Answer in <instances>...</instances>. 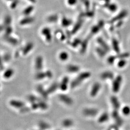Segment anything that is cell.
Segmentation results:
<instances>
[{"mask_svg": "<svg viewBox=\"0 0 130 130\" xmlns=\"http://www.w3.org/2000/svg\"><path fill=\"white\" fill-rule=\"evenodd\" d=\"M101 78L103 80H112L114 78V74L111 71H105L101 75Z\"/></svg>", "mask_w": 130, "mask_h": 130, "instance_id": "cell-9", "label": "cell"}, {"mask_svg": "<svg viewBox=\"0 0 130 130\" xmlns=\"http://www.w3.org/2000/svg\"><path fill=\"white\" fill-rule=\"evenodd\" d=\"M122 82V77L120 75L118 76L114 80L112 84V90L115 93H117L119 91Z\"/></svg>", "mask_w": 130, "mask_h": 130, "instance_id": "cell-2", "label": "cell"}, {"mask_svg": "<svg viewBox=\"0 0 130 130\" xmlns=\"http://www.w3.org/2000/svg\"><path fill=\"white\" fill-rule=\"evenodd\" d=\"M109 119V115L107 113H103L98 119V122L99 123H104L106 122Z\"/></svg>", "mask_w": 130, "mask_h": 130, "instance_id": "cell-16", "label": "cell"}, {"mask_svg": "<svg viewBox=\"0 0 130 130\" xmlns=\"http://www.w3.org/2000/svg\"><path fill=\"white\" fill-rule=\"evenodd\" d=\"M30 110V108L28 107H26V106H23V107L21 108V109L20 110L21 112L22 113H25V112H27L28 111H29Z\"/></svg>", "mask_w": 130, "mask_h": 130, "instance_id": "cell-35", "label": "cell"}, {"mask_svg": "<svg viewBox=\"0 0 130 130\" xmlns=\"http://www.w3.org/2000/svg\"><path fill=\"white\" fill-rule=\"evenodd\" d=\"M69 82V78L67 77H65L62 80L59 87L60 89L63 91H65L67 90L68 87V84Z\"/></svg>", "mask_w": 130, "mask_h": 130, "instance_id": "cell-8", "label": "cell"}, {"mask_svg": "<svg viewBox=\"0 0 130 130\" xmlns=\"http://www.w3.org/2000/svg\"><path fill=\"white\" fill-rule=\"evenodd\" d=\"M31 108L33 109H36L37 108H39V106L38 103H36V102L33 103L31 105Z\"/></svg>", "mask_w": 130, "mask_h": 130, "instance_id": "cell-37", "label": "cell"}, {"mask_svg": "<svg viewBox=\"0 0 130 130\" xmlns=\"http://www.w3.org/2000/svg\"><path fill=\"white\" fill-rule=\"evenodd\" d=\"M96 52L99 56L102 58L105 56V55L106 54V52L103 48H100V47L97 48Z\"/></svg>", "mask_w": 130, "mask_h": 130, "instance_id": "cell-23", "label": "cell"}, {"mask_svg": "<svg viewBox=\"0 0 130 130\" xmlns=\"http://www.w3.org/2000/svg\"><path fill=\"white\" fill-rule=\"evenodd\" d=\"M62 126L65 127H69L72 126L73 124V121L72 120L69 119H67L64 120L62 122Z\"/></svg>", "mask_w": 130, "mask_h": 130, "instance_id": "cell-18", "label": "cell"}, {"mask_svg": "<svg viewBox=\"0 0 130 130\" xmlns=\"http://www.w3.org/2000/svg\"><path fill=\"white\" fill-rule=\"evenodd\" d=\"M59 58L62 61H66L68 58V54L67 53L65 52H63L60 54Z\"/></svg>", "mask_w": 130, "mask_h": 130, "instance_id": "cell-24", "label": "cell"}, {"mask_svg": "<svg viewBox=\"0 0 130 130\" xmlns=\"http://www.w3.org/2000/svg\"><path fill=\"white\" fill-rule=\"evenodd\" d=\"M46 73V76L48 78H51L53 77V74L51 71H47V72L45 73Z\"/></svg>", "mask_w": 130, "mask_h": 130, "instance_id": "cell-39", "label": "cell"}, {"mask_svg": "<svg viewBox=\"0 0 130 130\" xmlns=\"http://www.w3.org/2000/svg\"><path fill=\"white\" fill-rule=\"evenodd\" d=\"M59 85L57 82H54L53 84H52L48 89L47 90L48 94H51L55 91L57 90V89L59 87Z\"/></svg>", "mask_w": 130, "mask_h": 130, "instance_id": "cell-15", "label": "cell"}, {"mask_svg": "<svg viewBox=\"0 0 130 130\" xmlns=\"http://www.w3.org/2000/svg\"><path fill=\"white\" fill-rule=\"evenodd\" d=\"M58 97L62 102H63L67 105H71L73 103V101L72 99L67 95L64 94H61Z\"/></svg>", "mask_w": 130, "mask_h": 130, "instance_id": "cell-7", "label": "cell"}, {"mask_svg": "<svg viewBox=\"0 0 130 130\" xmlns=\"http://www.w3.org/2000/svg\"><path fill=\"white\" fill-rule=\"evenodd\" d=\"M127 14H128V12L126 10H123V11H121L120 13H119V14H118L117 15H116L114 18H113V19H111L109 23H113L117 21L121 20L123 18H125L127 16Z\"/></svg>", "mask_w": 130, "mask_h": 130, "instance_id": "cell-6", "label": "cell"}, {"mask_svg": "<svg viewBox=\"0 0 130 130\" xmlns=\"http://www.w3.org/2000/svg\"><path fill=\"white\" fill-rule=\"evenodd\" d=\"M82 21L80 20L76 23V24L75 25V26L73 28V29L72 31L73 33H75L76 32H77L80 29V28L82 26Z\"/></svg>", "mask_w": 130, "mask_h": 130, "instance_id": "cell-27", "label": "cell"}, {"mask_svg": "<svg viewBox=\"0 0 130 130\" xmlns=\"http://www.w3.org/2000/svg\"><path fill=\"white\" fill-rule=\"evenodd\" d=\"M127 64V61L124 59H120V60L118 62V66L119 67L121 68L125 66Z\"/></svg>", "mask_w": 130, "mask_h": 130, "instance_id": "cell-31", "label": "cell"}, {"mask_svg": "<svg viewBox=\"0 0 130 130\" xmlns=\"http://www.w3.org/2000/svg\"><path fill=\"white\" fill-rule=\"evenodd\" d=\"M31 20H32V19H31V18H28V19H24L23 20H22V22L23 24H26V23H29L31 22Z\"/></svg>", "mask_w": 130, "mask_h": 130, "instance_id": "cell-40", "label": "cell"}, {"mask_svg": "<svg viewBox=\"0 0 130 130\" xmlns=\"http://www.w3.org/2000/svg\"><path fill=\"white\" fill-rule=\"evenodd\" d=\"M91 76V73L89 72H83L80 73L79 75L71 83V87L75 88L80 85L84 80L89 78Z\"/></svg>", "mask_w": 130, "mask_h": 130, "instance_id": "cell-1", "label": "cell"}, {"mask_svg": "<svg viewBox=\"0 0 130 130\" xmlns=\"http://www.w3.org/2000/svg\"><path fill=\"white\" fill-rule=\"evenodd\" d=\"M107 8L111 11L114 12L117 9V6L114 4H110L107 6Z\"/></svg>", "mask_w": 130, "mask_h": 130, "instance_id": "cell-34", "label": "cell"}, {"mask_svg": "<svg viewBox=\"0 0 130 130\" xmlns=\"http://www.w3.org/2000/svg\"><path fill=\"white\" fill-rule=\"evenodd\" d=\"M122 112L125 116H128L130 114V107L129 106H125L122 108Z\"/></svg>", "mask_w": 130, "mask_h": 130, "instance_id": "cell-26", "label": "cell"}, {"mask_svg": "<svg viewBox=\"0 0 130 130\" xmlns=\"http://www.w3.org/2000/svg\"><path fill=\"white\" fill-rule=\"evenodd\" d=\"M112 47L114 50L117 53H119L120 52V47L118 41L116 39H113L112 41Z\"/></svg>", "mask_w": 130, "mask_h": 130, "instance_id": "cell-19", "label": "cell"}, {"mask_svg": "<svg viewBox=\"0 0 130 130\" xmlns=\"http://www.w3.org/2000/svg\"><path fill=\"white\" fill-rule=\"evenodd\" d=\"M45 77H46L45 73L43 72H39L36 74V75L35 76V78L36 79V80H41L44 79Z\"/></svg>", "mask_w": 130, "mask_h": 130, "instance_id": "cell-22", "label": "cell"}, {"mask_svg": "<svg viewBox=\"0 0 130 130\" xmlns=\"http://www.w3.org/2000/svg\"><path fill=\"white\" fill-rule=\"evenodd\" d=\"M39 126L42 130H43L48 129L50 127V126L48 123L43 121L39 122Z\"/></svg>", "mask_w": 130, "mask_h": 130, "instance_id": "cell-20", "label": "cell"}, {"mask_svg": "<svg viewBox=\"0 0 130 130\" xmlns=\"http://www.w3.org/2000/svg\"><path fill=\"white\" fill-rule=\"evenodd\" d=\"M10 104L11 106L15 107V108H22L25 106V104L22 101H20L18 100H12L10 102Z\"/></svg>", "mask_w": 130, "mask_h": 130, "instance_id": "cell-10", "label": "cell"}, {"mask_svg": "<svg viewBox=\"0 0 130 130\" xmlns=\"http://www.w3.org/2000/svg\"><path fill=\"white\" fill-rule=\"evenodd\" d=\"M98 113V110L95 108H86L83 110L84 115L88 117H95Z\"/></svg>", "mask_w": 130, "mask_h": 130, "instance_id": "cell-3", "label": "cell"}, {"mask_svg": "<svg viewBox=\"0 0 130 130\" xmlns=\"http://www.w3.org/2000/svg\"><path fill=\"white\" fill-rule=\"evenodd\" d=\"M67 69L69 72L76 73L79 71L80 67H79L76 66V65H68L67 67Z\"/></svg>", "mask_w": 130, "mask_h": 130, "instance_id": "cell-13", "label": "cell"}, {"mask_svg": "<svg viewBox=\"0 0 130 130\" xmlns=\"http://www.w3.org/2000/svg\"><path fill=\"white\" fill-rule=\"evenodd\" d=\"M0 68L3 69V65L2 64V62H1V60L0 59Z\"/></svg>", "mask_w": 130, "mask_h": 130, "instance_id": "cell-41", "label": "cell"}, {"mask_svg": "<svg viewBox=\"0 0 130 130\" xmlns=\"http://www.w3.org/2000/svg\"><path fill=\"white\" fill-rule=\"evenodd\" d=\"M36 68L37 70H41L43 67V59L41 57L37 58L36 60Z\"/></svg>", "mask_w": 130, "mask_h": 130, "instance_id": "cell-17", "label": "cell"}, {"mask_svg": "<svg viewBox=\"0 0 130 130\" xmlns=\"http://www.w3.org/2000/svg\"><path fill=\"white\" fill-rule=\"evenodd\" d=\"M112 117L115 120L117 125L118 126H121L122 125L123 121L122 119L120 116L118 110L115 109L113 111L112 113Z\"/></svg>", "mask_w": 130, "mask_h": 130, "instance_id": "cell-4", "label": "cell"}, {"mask_svg": "<svg viewBox=\"0 0 130 130\" xmlns=\"http://www.w3.org/2000/svg\"><path fill=\"white\" fill-rule=\"evenodd\" d=\"M77 2V0H68V3L70 5H75Z\"/></svg>", "mask_w": 130, "mask_h": 130, "instance_id": "cell-38", "label": "cell"}, {"mask_svg": "<svg viewBox=\"0 0 130 130\" xmlns=\"http://www.w3.org/2000/svg\"><path fill=\"white\" fill-rule=\"evenodd\" d=\"M37 90L40 94H41L42 96L44 98V99H47L48 98V93L47 91H45L42 85H38L37 87Z\"/></svg>", "mask_w": 130, "mask_h": 130, "instance_id": "cell-12", "label": "cell"}, {"mask_svg": "<svg viewBox=\"0 0 130 130\" xmlns=\"http://www.w3.org/2000/svg\"><path fill=\"white\" fill-rule=\"evenodd\" d=\"M118 125L116 124V125H113L112 126H111L107 130H119V128H118Z\"/></svg>", "mask_w": 130, "mask_h": 130, "instance_id": "cell-36", "label": "cell"}, {"mask_svg": "<svg viewBox=\"0 0 130 130\" xmlns=\"http://www.w3.org/2000/svg\"><path fill=\"white\" fill-rule=\"evenodd\" d=\"M38 104L39 106V108H41L42 109L44 110V109H46L48 108V105L46 104V103H45L44 102L40 101L38 103Z\"/></svg>", "mask_w": 130, "mask_h": 130, "instance_id": "cell-33", "label": "cell"}, {"mask_svg": "<svg viewBox=\"0 0 130 130\" xmlns=\"http://www.w3.org/2000/svg\"><path fill=\"white\" fill-rule=\"evenodd\" d=\"M101 88V84L99 82H96L92 85L90 92V95L92 97L96 96Z\"/></svg>", "mask_w": 130, "mask_h": 130, "instance_id": "cell-5", "label": "cell"}, {"mask_svg": "<svg viewBox=\"0 0 130 130\" xmlns=\"http://www.w3.org/2000/svg\"><path fill=\"white\" fill-rule=\"evenodd\" d=\"M28 100L31 103H35L38 100V98L33 95H29L28 97Z\"/></svg>", "mask_w": 130, "mask_h": 130, "instance_id": "cell-32", "label": "cell"}, {"mask_svg": "<svg viewBox=\"0 0 130 130\" xmlns=\"http://www.w3.org/2000/svg\"><path fill=\"white\" fill-rule=\"evenodd\" d=\"M14 70L12 69H9L7 70L4 74V76L5 78L8 79L10 78L14 74Z\"/></svg>", "mask_w": 130, "mask_h": 130, "instance_id": "cell-21", "label": "cell"}, {"mask_svg": "<svg viewBox=\"0 0 130 130\" xmlns=\"http://www.w3.org/2000/svg\"><path fill=\"white\" fill-rule=\"evenodd\" d=\"M97 42L100 45V46L102 47V48H103L106 52L110 50L109 46L107 45V44L106 43V42L102 39V38H98L97 39Z\"/></svg>", "mask_w": 130, "mask_h": 130, "instance_id": "cell-14", "label": "cell"}, {"mask_svg": "<svg viewBox=\"0 0 130 130\" xmlns=\"http://www.w3.org/2000/svg\"><path fill=\"white\" fill-rule=\"evenodd\" d=\"M110 100H111V104H112L113 106L114 107V108L115 109L118 110L120 108V103L117 97H116L115 96H112L111 97Z\"/></svg>", "mask_w": 130, "mask_h": 130, "instance_id": "cell-11", "label": "cell"}, {"mask_svg": "<svg viewBox=\"0 0 130 130\" xmlns=\"http://www.w3.org/2000/svg\"><path fill=\"white\" fill-rule=\"evenodd\" d=\"M100 28H101L98 25H96V26H93L91 29V35H95V34H96L99 31Z\"/></svg>", "mask_w": 130, "mask_h": 130, "instance_id": "cell-25", "label": "cell"}, {"mask_svg": "<svg viewBox=\"0 0 130 130\" xmlns=\"http://www.w3.org/2000/svg\"><path fill=\"white\" fill-rule=\"evenodd\" d=\"M62 24L63 26H64L65 27H67V26H69L71 24V21L70 20L67 19V18L64 17L62 19Z\"/></svg>", "mask_w": 130, "mask_h": 130, "instance_id": "cell-29", "label": "cell"}, {"mask_svg": "<svg viewBox=\"0 0 130 130\" xmlns=\"http://www.w3.org/2000/svg\"><path fill=\"white\" fill-rule=\"evenodd\" d=\"M116 58H117L116 57L113 56V55H111V56L108 57V58H107V61L108 63L109 64H110V65L113 64L114 63Z\"/></svg>", "mask_w": 130, "mask_h": 130, "instance_id": "cell-30", "label": "cell"}, {"mask_svg": "<svg viewBox=\"0 0 130 130\" xmlns=\"http://www.w3.org/2000/svg\"><path fill=\"white\" fill-rule=\"evenodd\" d=\"M129 53H124L120 54H119L118 55H117V58L119 59H125L128 57H129Z\"/></svg>", "mask_w": 130, "mask_h": 130, "instance_id": "cell-28", "label": "cell"}]
</instances>
